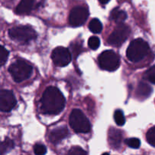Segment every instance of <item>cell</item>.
Masks as SVG:
<instances>
[{
	"mask_svg": "<svg viewBox=\"0 0 155 155\" xmlns=\"http://www.w3.org/2000/svg\"><path fill=\"white\" fill-rule=\"evenodd\" d=\"M89 29L91 32L93 33H101L103 29L102 24L101 21L97 18H93L91 20L89 24Z\"/></svg>",
	"mask_w": 155,
	"mask_h": 155,
	"instance_id": "16",
	"label": "cell"
},
{
	"mask_svg": "<svg viewBox=\"0 0 155 155\" xmlns=\"http://www.w3.org/2000/svg\"><path fill=\"white\" fill-rule=\"evenodd\" d=\"M114 120L115 123L117 124V125L118 126H124L125 124V117H124V112L120 110H117L116 111L114 112Z\"/></svg>",
	"mask_w": 155,
	"mask_h": 155,
	"instance_id": "18",
	"label": "cell"
},
{
	"mask_svg": "<svg viewBox=\"0 0 155 155\" xmlns=\"http://www.w3.org/2000/svg\"><path fill=\"white\" fill-rule=\"evenodd\" d=\"M14 142L10 139H5L1 144V155H5L14 148Z\"/></svg>",
	"mask_w": 155,
	"mask_h": 155,
	"instance_id": "17",
	"label": "cell"
},
{
	"mask_svg": "<svg viewBox=\"0 0 155 155\" xmlns=\"http://www.w3.org/2000/svg\"><path fill=\"white\" fill-rule=\"evenodd\" d=\"M130 32L131 30L129 26L124 24H118L109 36L107 42L112 46H120L129 37Z\"/></svg>",
	"mask_w": 155,
	"mask_h": 155,
	"instance_id": "7",
	"label": "cell"
},
{
	"mask_svg": "<svg viewBox=\"0 0 155 155\" xmlns=\"http://www.w3.org/2000/svg\"><path fill=\"white\" fill-rule=\"evenodd\" d=\"M69 123L71 128L77 133H88L91 130L89 120L79 109H74L71 111Z\"/></svg>",
	"mask_w": 155,
	"mask_h": 155,
	"instance_id": "4",
	"label": "cell"
},
{
	"mask_svg": "<svg viewBox=\"0 0 155 155\" xmlns=\"http://www.w3.org/2000/svg\"><path fill=\"white\" fill-rule=\"evenodd\" d=\"M8 51L4 46L2 45V46L0 47V65H1L2 67L3 65L6 63V61H7V59L8 58Z\"/></svg>",
	"mask_w": 155,
	"mask_h": 155,
	"instance_id": "22",
	"label": "cell"
},
{
	"mask_svg": "<svg viewBox=\"0 0 155 155\" xmlns=\"http://www.w3.org/2000/svg\"><path fill=\"white\" fill-rule=\"evenodd\" d=\"M146 139L148 143L155 148V126L147 132Z\"/></svg>",
	"mask_w": 155,
	"mask_h": 155,
	"instance_id": "19",
	"label": "cell"
},
{
	"mask_svg": "<svg viewBox=\"0 0 155 155\" xmlns=\"http://www.w3.org/2000/svg\"><path fill=\"white\" fill-rule=\"evenodd\" d=\"M102 155H110V154H109L108 153H104Z\"/></svg>",
	"mask_w": 155,
	"mask_h": 155,
	"instance_id": "27",
	"label": "cell"
},
{
	"mask_svg": "<svg viewBox=\"0 0 155 155\" xmlns=\"http://www.w3.org/2000/svg\"><path fill=\"white\" fill-rule=\"evenodd\" d=\"M65 98L58 88L50 86L42 94L41 98V111L45 114L57 115L65 106Z\"/></svg>",
	"mask_w": 155,
	"mask_h": 155,
	"instance_id": "1",
	"label": "cell"
},
{
	"mask_svg": "<svg viewBox=\"0 0 155 155\" xmlns=\"http://www.w3.org/2000/svg\"><path fill=\"white\" fill-rule=\"evenodd\" d=\"M35 0H21L16 8V13L18 15H26L31 12Z\"/></svg>",
	"mask_w": 155,
	"mask_h": 155,
	"instance_id": "13",
	"label": "cell"
},
{
	"mask_svg": "<svg viewBox=\"0 0 155 155\" xmlns=\"http://www.w3.org/2000/svg\"><path fill=\"white\" fill-rule=\"evenodd\" d=\"M127 18V15L124 11L120 10L118 8L113 9L110 12V18L112 21H115L117 24H122Z\"/></svg>",
	"mask_w": 155,
	"mask_h": 155,
	"instance_id": "14",
	"label": "cell"
},
{
	"mask_svg": "<svg viewBox=\"0 0 155 155\" xmlns=\"http://www.w3.org/2000/svg\"><path fill=\"white\" fill-rule=\"evenodd\" d=\"M98 64L102 70L107 71H114L120 64V57L113 50H106L101 52L98 58Z\"/></svg>",
	"mask_w": 155,
	"mask_h": 155,
	"instance_id": "5",
	"label": "cell"
},
{
	"mask_svg": "<svg viewBox=\"0 0 155 155\" xmlns=\"http://www.w3.org/2000/svg\"><path fill=\"white\" fill-rule=\"evenodd\" d=\"M68 136V130L66 127H58L51 131L48 136L49 141L54 145L60 143Z\"/></svg>",
	"mask_w": 155,
	"mask_h": 155,
	"instance_id": "11",
	"label": "cell"
},
{
	"mask_svg": "<svg viewBox=\"0 0 155 155\" xmlns=\"http://www.w3.org/2000/svg\"><path fill=\"white\" fill-rule=\"evenodd\" d=\"M17 101L13 92L2 89L0 92V110L2 112H9L16 105Z\"/></svg>",
	"mask_w": 155,
	"mask_h": 155,
	"instance_id": "10",
	"label": "cell"
},
{
	"mask_svg": "<svg viewBox=\"0 0 155 155\" xmlns=\"http://www.w3.org/2000/svg\"><path fill=\"white\" fill-rule=\"evenodd\" d=\"M149 51V45L141 38L130 42L127 50V57L130 61L138 62L143 59Z\"/></svg>",
	"mask_w": 155,
	"mask_h": 155,
	"instance_id": "2",
	"label": "cell"
},
{
	"mask_svg": "<svg viewBox=\"0 0 155 155\" xmlns=\"http://www.w3.org/2000/svg\"><path fill=\"white\" fill-rule=\"evenodd\" d=\"M8 35L11 39L15 41L27 42L37 37V34L32 27L28 26H18L10 29Z\"/></svg>",
	"mask_w": 155,
	"mask_h": 155,
	"instance_id": "6",
	"label": "cell"
},
{
	"mask_svg": "<svg viewBox=\"0 0 155 155\" xmlns=\"http://www.w3.org/2000/svg\"><path fill=\"white\" fill-rule=\"evenodd\" d=\"M51 59L56 66L64 67L71 61V54L68 48L59 46L54 48L51 53Z\"/></svg>",
	"mask_w": 155,
	"mask_h": 155,
	"instance_id": "8",
	"label": "cell"
},
{
	"mask_svg": "<svg viewBox=\"0 0 155 155\" xmlns=\"http://www.w3.org/2000/svg\"><path fill=\"white\" fill-rule=\"evenodd\" d=\"M67 155H87V153L80 147L75 146L71 148Z\"/></svg>",
	"mask_w": 155,
	"mask_h": 155,
	"instance_id": "25",
	"label": "cell"
},
{
	"mask_svg": "<svg viewBox=\"0 0 155 155\" xmlns=\"http://www.w3.org/2000/svg\"><path fill=\"white\" fill-rule=\"evenodd\" d=\"M145 77L150 82L155 85V65L150 68L146 71L145 74Z\"/></svg>",
	"mask_w": 155,
	"mask_h": 155,
	"instance_id": "23",
	"label": "cell"
},
{
	"mask_svg": "<svg viewBox=\"0 0 155 155\" xmlns=\"http://www.w3.org/2000/svg\"><path fill=\"white\" fill-rule=\"evenodd\" d=\"M8 72L16 83H21L32 75L33 67L25 61L18 60L10 65Z\"/></svg>",
	"mask_w": 155,
	"mask_h": 155,
	"instance_id": "3",
	"label": "cell"
},
{
	"mask_svg": "<svg viewBox=\"0 0 155 155\" xmlns=\"http://www.w3.org/2000/svg\"><path fill=\"white\" fill-rule=\"evenodd\" d=\"M88 45L92 50H96L100 46V39L97 36H91L88 41Z\"/></svg>",
	"mask_w": 155,
	"mask_h": 155,
	"instance_id": "20",
	"label": "cell"
},
{
	"mask_svg": "<svg viewBox=\"0 0 155 155\" xmlns=\"http://www.w3.org/2000/svg\"><path fill=\"white\" fill-rule=\"evenodd\" d=\"M123 140L122 132L116 129H110L108 133V142L113 148H118Z\"/></svg>",
	"mask_w": 155,
	"mask_h": 155,
	"instance_id": "12",
	"label": "cell"
},
{
	"mask_svg": "<svg viewBox=\"0 0 155 155\" xmlns=\"http://www.w3.org/2000/svg\"><path fill=\"white\" fill-rule=\"evenodd\" d=\"M33 151L36 155H45L47 152L46 147L42 144H36L33 147Z\"/></svg>",
	"mask_w": 155,
	"mask_h": 155,
	"instance_id": "24",
	"label": "cell"
},
{
	"mask_svg": "<svg viewBox=\"0 0 155 155\" xmlns=\"http://www.w3.org/2000/svg\"><path fill=\"white\" fill-rule=\"evenodd\" d=\"M151 92H152V89L151 88V86L144 82L139 83L137 86V89H136V94L138 96L142 97V98L148 97L151 95Z\"/></svg>",
	"mask_w": 155,
	"mask_h": 155,
	"instance_id": "15",
	"label": "cell"
},
{
	"mask_svg": "<svg viewBox=\"0 0 155 155\" xmlns=\"http://www.w3.org/2000/svg\"><path fill=\"white\" fill-rule=\"evenodd\" d=\"M125 143L128 145L130 148H134V149H137L140 147L141 142L139 139L136 138H130V139H127L125 141Z\"/></svg>",
	"mask_w": 155,
	"mask_h": 155,
	"instance_id": "21",
	"label": "cell"
},
{
	"mask_svg": "<svg viewBox=\"0 0 155 155\" xmlns=\"http://www.w3.org/2000/svg\"><path fill=\"white\" fill-rule=\"evenodd\" d=\"M98 1H99V2L101 3V4L105 5V4H107V2H109V1H110V0H98Z\"/></svg>",
	"mask_w": 155,
	"mask_h": 155,
	"instance_id": "26",
	"label": "cell"
},
{
	"mask_svg": "<svg viewBox=\"0 0 155 155\" xmlns=\"http://www.w3.org/2000/svg\"><path fill=\"white\" fill-rule=\"evenodd\" d=\"M89 17V11L87 8L82 6L75 7L71 10L69 15L70 24L73 27L82 26Z\"/></svg>",
	"mask_w": 155,
	"mask_h": 155,
	"instance_id": "9",
	"label": "cell"
}]
</instances>
